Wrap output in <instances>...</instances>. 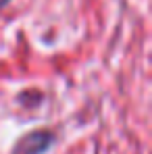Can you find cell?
<instances>
[{"label":"cell","mask_w":152,"mask_h":154,"mask_svg":"<svg viewBox=\"0 0 152 154\" xmlns=\"http://www.w3.org/2000/svg\"><path fill=\"white\" fill-rule=\"evenodd\" d=\"M6 2H8V0H0V8H2V6H4Z\"/></svg>","instance_id":"2"},{"label":"cell","mask_w":152,"mask_h":154,"mask_svg":"<svg viewBox=\"0 0 152 154\" xmlns=\"http://www.w3.org/2000/svg\"><path fill=\"white\" fill-rule=\"evenodd\" d=\"M52 144L50 131H31L23 140L17 142L13 148V154H44Z\"/></svg>","instance_id":"1"}]
</instances>
